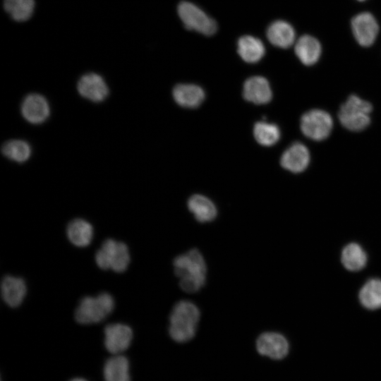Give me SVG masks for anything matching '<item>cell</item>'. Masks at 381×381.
I'll return each instance as SVG.
<instances>
[{
    "label": "cell",
    "instance_id": "cell-1",
    "mask_svg": "<svg viewBox=\"0 0 381 381\" xmlns=\"http://www.w3.org/2000/svg\"><path fill=\"white\" fill-rule=\"evenodd\" d=\"M174 273L181 289L187 293L198 291L206 282L207 266L200 252L193 248L176 256L173 262Z\"/></svg>",
    "mask_w": 381,
    "mask_h": 381
},
{
    "label": "cell",
    "instance_id": "cell-2",
    "mask_svg": "<svg viewBox=\"0 0 381 381\" xmlns=\"http://www.w3.org/2000/svg\"><path fill=\"white\" fill-rule=\"evenodd\" d=\"M200 318V310L193 303L185 300L177 302L169 315L170 337L177 343L189 341L196 334Z\"/></svg>",
    "mask_w": 381,
    "mask_h": 381
},
{
    "label": "cell",
    "instance_id": "cell-3",
    "mask_svg": "<svg viewBox=\"0 0 381 381\" xmlns=\"http://www.w3.org/2000/svg\"><path fill=\"white\" fill-rule=\"evenodd\" d=\"M114 308V300L109 293L85 296L80 301L75 309V319L82 325L98 323L111 314Z\"/></svg>",
    "mask_w": 381,
    "mask_h": 381
},
{
    "label": "cell",
    "instance_id": "cell-4",
    "mask_svg": "<svg viewBox=\"0 0 381 381\" xmlns=\"http://www.w3.org/2000/svg\"><path fill=\"white\" fill-rule=\"evenodd\" d=\"M371 104L356 95H350L341 106L338 117L341 125L351 131H361L370 123Z\"/></svg>",
    "mask_w": 381,
    "mask_h": 381
},
{
    "label": "cell",
    "instance_id": "cell-5",
    "mask_svg": "<svg viewBox=\"0 0 381 381\" xmlns=\"http://www.w3.org/2000/svg\"><path fill=\"white\" fill-rule=\"evenodd\" d=\"M95 259L100 269L120 273L126 270L130 263V253L126 243L109 238L96 252Z\"/></svg>",
    "mask_w": 381,
    "mask_h": 381
},
{
    "label": "cell",
    "instance_id": "cell-6",
    "mask_svg": "<svg viewBox=\"0 0 381 381\" xmlns=\"http://www.w3.org/2000/svg\"><path fill=\"white\" fill-rule=\"evenodd\" d=\"M177 12L184 26L188 30L210 36L217 30L216 21L198 6L187 1H181Z\"/></svg>",
    "mask_w": 381,
    "mask_h": 381
},
{
    "label": "cell",
    "instance_id": "cell-7",
    "mask_svg": "<svg viewBox=\"0 0 381 381\" xmlns=\"http://www.w3.org/2000/svg\"><path fill=\"white\" fill-rule=\"evenodd\" d=\"M332 127L333 121L330 114L322 109L310 110L301 119L302 133L307 138L315 141L327 138Z\"/></svg>",
    "mask_w": 381,
    "mask_h": 381
},
{
    "label": "cell",
    "instance_id": "cell-8",
    "mask_svg": "<svg viewBox=\"0 0 381 381\" xmlns=\"http://www.w3.org/2000/svg\"><path fill=\"white\" fill-rule=\"evenodd\" d=\"M104 344L106 349L116 355L126 351L133 339V330L127 325L112 323L107 325L104 329Z\"/></svg>",
    "mask_w": 381,
    "mask_h": 381
},
{
    "label": "cell",
    "instance_id": "cell-9",
    "mask_svg": "<svg viewBox=\"0 0 381 381\" xmlns=\"http://www.w3.org/2000/svg\"><path fill=\"white\" fill-rule=\"evenodd\" d=\"M256 349L263 356L274 360H281L289 353V345L281 334L273 332L262 333L256 340Z\"/></svg>",
    "mask_w": 381,
    "mask_h": 381
},
{
    "label": "cell",
    "instance_id": "cell-10",
    "mask_svg": "<svg viewBox=\"0 0 381 381\" xmlns=\"http://www.w3.org/2000/svg\"><path fill=\"white\" fill-rule=\"evenodd\" d=\"M351 29L358 43L363 47H369L377 38L379 25L371 13L363 12L352 18Z\"/></svg>",
    "mask_w": 381,
    "mask_h": 381
},
{
    "label": "cell",
    "instance_id": "cell-11",
    "mask_svg": "<svg viewBox=\"0 0 381 381\" xmlns=\"http://www.w3.org/2000/svg\"><path fill=\"white\" fill-rule=\"evenodd\" d=\"M77 87L81 96L94 102L103 101L109 94V88L104 80L95 73L83 75L80 78Z\"/></svg>",
    "mask_w": 381,
    "mask_h": 381
},
{
    "label": "cell",
    "instance_id": "cell-12",
    "mask_svg": "<svg viewBox=\"0 0 381 381\" xmlns=\"http://www.w3.org/2000/svg\"><path fill=\"white\" fill-rule=\"evenodd\" d=\"M310 162V152L306 145L296 142L282 154L280 164L283 168L293 173L304 171Z\"/></svg>",
    "mask_w": 381,
    "mask_h": 381
},
{
    "label": "cell",
    "instance_id": "cell-13",
    "mask_svg": "<svg viewBox=\"0 0 381 381\" xmlns=\"http://www.w3.org/2000/svg\"><path fill=\"white\" fill-rule=\"evenodd\" d=\"M49 112L47 101L40 95H28L22 103L21 113L31 123L39 124L44 122L48 118Z\"/></svg>",
    "mask_w": 381,
    "mask_h": 381
},
{
    "label": "cell",
    "instance_id": "cell-14",
    "mask_svg": "<svg viewBox=\"0 0 381 381\" xmlns=\"http://www.w3.org/2000/svg\"><path fill=\"white\" fill-rule=\"evenodd\" d=\"M243 96L248 102L264 104L271 100L272 93L267 80L257 75L250 77L245 81Z\"/></svg>",
    "mask_w": 381,
    "mask_h": 381
},
{
    "label": "cell",
    "instance_id": "cell-15",
    "mask_svg": "<svg viewBox=\"0 0 381 381\" xmlns=\"http://www.w3.org/2000/svg\"><path fill=\"white\" fill-rule=\"evenodd\" d=\"M1 291L4 301L8 306L16 308L23 302L27 286L21 277L6 275L1 281Z\"/></svg>",
    "mask_w": 381,
    "mask_h": 381
},
{
    "label": "cell",
    "instance_id": "cell-16",
    "mask_svg": "<svg viewBox=\"0 0 381 381\" xmlns=\"http://www.w3.org/2000/svg\"><path fill=\"white\" fill-rule=\"evenodd\" d=\"M266 35L272 45L282 49L292 46L296 38L294 28L282 20L272 22L267 29Z\"/></svg>",
    "mask_w": 381,
    "mask_h": 381
},
{
    "label": "cell",
    "instance_id": "cell-17",
    "mask_svg": "<svg viewBox=\"0 0 381 381\" xmlns=\"http://www.w3.org/2000/svg\"><path fill=\"white\" fill-rule=\"evenodd\" d=\"M175 102L186 108H196L205 99V92L194 84H179L173 90Z\"/></svg>",
    "mask_w": 381,
    "mask_h": 381
},
{
    "label": "cell",
    "instance_id": "cell-18",
    "mask_svg": "<svg viewBox=\"0 0 381 381\" xmlns=\"http://www.w3.org/2000/svg\"><path fill=\"white\" fill-rule=\"evenodd\" d=\"M103 376L105 381H131L128 359L120 354L110 357L104 364Z\"/></svg>",
    "mask_w": 381,
    "mask_h": 381
},
{
    "label": "cell",
    "instance_id": "cell-19",
    "mask_svg": "<svg viewBox=\"0 0 381 381\" xmlns=\"http://www.w3.org/2000/svg\"><path fill=\"white\" fill-rule=\"evenodd\" d=\"M322 52L319 41L310 36H301L295 44V53L298 59L306 66L315 64L320 57Z\"/></svg>",
    "mask_w": 381,
    "mask_h": 381
},
{
    "label": "cell",
    "instance_id": "cell-20",
    "mask_svg": "<svg viewBox=\"0 0 381 381\" xmlns=\"http://www.w3.org/2000/svg\"><path fill=\"white\" fill-rule=\"evenodd\" d=\"M237 52L247 63L258 62L265 54L262 42L252 35H243L237 42Z\"/></svg>",
    "mask_w": 381,
    "mask_h": 381
},
{
    "label": "cell",
    "instance_id": "cell-21",
    "mask_svg": "<svg viewBox=\"0 0 381 381\" xmlns=\"http://www.w3.org/2000/svg\"><path fill=\"white\" fill-rule=\"evenodd\" d=\"M68 240L77 247H86L93 237V227L87 221L83 219H75L71 221L66 229Z\"/></svg>",
    "mask_w": 381,
    "mask_h": 381
},
{
    "label": "cell",
    "instance_id": "cell-22",
    "mask_svg": "<svg viewBox=\"0 0 381 381\" xmlns=\"http://www.w3.org/2000/svg\"><path fill=\"white\" fill-rule=\"evenodd\" d=\"M188 207L195 219L205 223L214 220L217 215V207L207 197L202 195H193L188 201Z\"/></svg>",
    "mask_w": 381,
    "mask_h": 381
},
{
    "label": "cell",
    "instance_id": "cell-23",
    "mask_svg": "<svg viewBox=\"0 0 381 381\" xmlns=\"http://www.w3.org/2000/svg\"><path fill=\"white\" fill-rule=\"evenodd\" d=\"M361 304L370 310L381 308V280L371 279L361 288L359 292Z\"/></svg>",
    "mask_w": 381,
    "mask_h": 381
},
{
    "label": "cell",
    "instance_id": "cell-24",
    "mask_svg": "<svg viewBox=\"0 0 381 381\" xmlns=\"http://www.w3.org/2000/svg\"><path fill=\"white\" fill-rule=\"evenodd\" d=\"M341 262L349 271H358L363 268L367 262L366 254L357 243L348 244L342 250Z\"/></svg>",
    "mask_w": 381,
    "mask_h": 381
},
{
    "label": "cell",
    "instance_id": "cell-25",
    "mask_svg": "<svg viewBox=\"0 0 381 381\" xmlns=\"http://www.w3.org/2000/svg\"><path fill=\"white\" fill-rule=\"evenodd\" d=\"M5 11L16 21L28 20L32 15L35 8L34 0H4Z\"/></svg>",
    "mask_w": 381,
    "mask_h": 381
},
{
    "label": "cell",
    "instance_id": "cell-26",
    "mask_svg": "<svg viewBox=\"0 0 381 381\" xmlns=\"http://www.w3.org/2000/svg\"><path fill=\"white\" fill-rule=\"evenodd\" d=\"M256 141L263 146H272L277 143L280 138L279 127L274 123L265 121L257 122L253 128Z\"/></svg>",
    "mask_w": 381,
    "mask_h": 381
},
{
    "label": "cell",
    "instance_id": "cell-27",
    "mask_svg": "<svg viewBox=\"0 0 381 381\" xmlns=\"http://www.w3.org/2000/svg\"><path fill=\"white\" fill-rule=\"evenodd\" d=\"M3 155L11 160L23 162L28 159L31 154L29 144L20 140H12L6 142L2 147Z\"/></svg>",
    "mask_w": 381,
    "mask_h": 381
},
{
    "label": "cell",
    "instance_id": "cell-28",
    "mask_svg": "<svg viewBox=\"0 0 381 381\" xmlns=\"http://www.w3.org/2000/svg\"><path fill=\"white\" fill-rule=\"evenodd\" d=\"M69 381H88V380L82 377H75V378L71 379Z\"/></svg>",
    "mask_w": 381,
    "mask_h": 381
},
{
    "label": "cell",
    "instance_id": "cell-29",
    "mask_svg": "<svg viewBox=\"0 0 381 381\" xmlns=\"http://www.w3.org/2000/svg\"><path fill=\"white\" fill-rule=\"evenodd\" d=\"M358 1H364V0H358Z\"/></svg>",
    "mask_w": 381,
    "mask_h": 381
}]
</instances>
